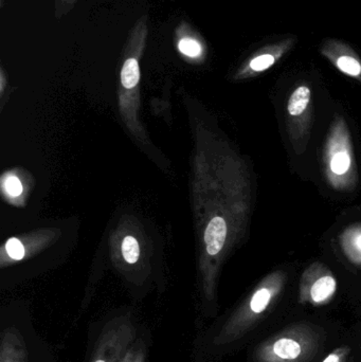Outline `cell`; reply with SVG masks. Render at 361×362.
Listing matches in <instances>:
<instances>
[{"mask_svg":"<svg viewBox=\"0 0 361 362\" xmlns=\"http://www.w3.org/2000/svg\"><path fill=\"white\" fill-rule=\"evenodd\" d=\"M324 172L326 182L339 192H352L358 182L357 165L349 127L345 118L333 121L324 146Z\"/></svg>","mask_w":361,"mask_h":362,"instance_id":"cell-1","label":"cell"},{"mask_svg":"<svg viewBox=\"0 0 361 362\" xmlns=\"http://www.w3.org/2000/svg\"><path fill=\"white\" fill-rule=\"evenodd\" d=\"M137 331L131 317H117L106 323L97 337L90 362H121L135 342Z\"/></svg>","mask_w":361,"mask_h":362,"instance_id":"cell-2","label":"cell"},{"mask_svg":"<svg viewBox=\"0 0 361 362\" xmlns=\"http://www.w3.org/2000/svg\"><path fill=\"white\" fill-rule=\"evenodd\" d=\"M288 127L297 154L307 150L312 129V91L309 86L297 87L288 102Z\"/></svg>","mask_w":361,"mask_h":362,"instance_id":"cell-3","label":"cell"},{"mask_svg":"<svg viewBox=\"0 0 361 362\" xmlns=\"http://www.w3.org/2000/svg\"><path fill=\"white\" fill-rule=\"evenodd\" d=\"M285 278L286 274L282 272H273L271 276H266L249 300L248 303L249 313L241 318L229 321L220 332V336L216 337L215 344H223L230 341L237 336L239 327L247 317L250 315H260L265 312L271 301L275 299L276 296L281 291Z\"/></svg>","mask_w":361,"mask_h":362,"instance_id":"cell-4","label":"cell"},{"mask_svg":"<svg viewBox=\"0 0 361 362\" xmlns=\"http://www.w3.org/2000/svg\"><path fill=\"white\" fill-rule=\"evenodd\" d=\"M336 291V279L324 264H312L301 279L302 299L309 300L315 305L328 303L334 297Z\"/></svg>","mask_w":361,"mask_h":362,"instance_id":"cell-5","label":"cell"},{"mask_svg":"<svg viewBox=\"0 0 361 362\" xmlns=\"http://www.w3.org/2000/svg\"><path fill=\"white\" fill-rule=\"evenodd\" d=\"M0 362H29V353L25 340L15 327H8L2 332Z\"/></svg>","mask_w":361,"mask_h":362,"instance_id":"cell-6","label":"cell"},{"mask_svg":"<svg viewBox=\"0 0 361 362\" xmlns=\"http://www.w3.org/2000/svg\"><path fill=\"white\" fill-rule=\"evenodd\" d=\"M343 252L354 265L361 266V223H354L339 236Z\"/></svg>","mask_w":361,"mask_h":362,"instance_id":"cell-7","label":"cell"},{"mask_svg":"<svg viewBox=\"0 0 361 362\" xmlns=\"http://www.w3.org/2000/svg\"><path fill=\"white\" fill-rule=\"evenodd\" d=\"M227 223L223 217L211 219L206 230L205 240L209 255H215L222 250L227 238Z\"/></svg>","mask_w":361,"mask_h":362,"instance_id":"cell-8","label":"cell"},{"mask_svg":"<svg viewBox=\"0 0 361 362\" xmlns=\"http://www.w3.org/2000/svg\"><path fill=\"white\" fill-rule=\"evenodd\" d=\"M140 80L139 61L137 57L126 59L121 70V83L126 89H133L137 86Z\"/></svg>","mask_w":361,"mask_h":362,"instance_id":"cell-9","label":"cell"},{"mask_svg":"<svg viewBox=\"0 0 361 362\" xmlns=\"http://www.w3.org/2000/svg\"><path fill=\"white\" fill-rule=\"evenodd\" d=\"M273 352L278 357L286 361L298 358L301 354V346L294 339L282 338L278 340L273 346Z\"/></svg>","mask_w":361,"mask_h":362,"instance_id":"cell-10","label":"cell"},{"mask_svg":"<svg viewBox=\"0 0 361 362\" xmlns=\"http://www.w3.org/2000/svg\"><path fill=\"white\" fill-rule=\"evenodd\" d=\"M146 357H148V348H146V341L142 338H138L131 344L121 362H146Z\"/></svg>","mask_w":361,"mask_h":362,"instance_id":"cell-11","label":"cell"},{"mask_svg":"<svg viewBox=\"0 0 361 362\" xmlns=\"http://www.w3.org/2000/svg\"><path fill=\"white\" fill-rule=\"evenodd\" d=\"M336 65L341 72L352 76V78H358L361 76V64L354 57H348V55L338 57Z\"/></svg>","mask_w":361,"mask_h":362,"instance_id":"cell-12","label":"cell"},{"mask_svg":"<svg viewBox=\"0 0 361 362\" xmlns=\"http://www.w3.org/2000/svg\"><path fill=\"white\" fill-rule=\"evenodd\" d=\"M123 257L129 264H135L139 259L140 249L136 238L133 236H126L122 244Z\"/></svg>","mask_w":361,"mask_h":362,"instance_id":"cell-13","label":"cell"},{"mask_svg":"<svg viewBox=\"0 0 361 362\" xmlns=\"http://www.w3.org/2000/svg\"><path fill=\"white\" fill-rule=\"evenodd\" d=\"M178 50L189 57H197L201 54V45L192 37H184L178 42Z\"/></svg>","mask_w":361,"mask_h":362,"instance_id":"cell-14","label":"cell"},{"mask_svg":"<svg viewBox=\"0 0 361 362\" xmlns=\"http://www.w3.org/2000/svg\"><path fill=\"white\" fill-rule=\"evenodd\" d=\"M276 57L271 54H262L254 57L249 64V68L254 72H263L269 69L275 64Z\"/></svg>","mask_w":361,"mask_h":362,"instance_id":"cell-15","label":"cell"},{"mask_svg":"<svg viewBox=\"0 0 361 362\" xmlns=\"http://www.w3.org/2000/svg\"><path fill=\"white\" fill-rule=\"evenodd\" d=\"M6 252L13 259H21L25 255V248L17 238H11L6 243Z\"/></svg>","mask_w":361,"mask_h":362,"instance_id":"cell-16","label":"cell"},{"mask_svg":"<svg viewBox=\"0 0 361 362\" xmlns=\"http://www.w3.org/2000/svg\"><path fill=\"white\" fill-rule=\"evenodd\" d=\"M4 189H6L8 195L18 196L23 192V185H21L18 178L15 177V176H10V177L6 178L4 180Z\"/></svg>","mask_w":361,"mask_h":362,"instance_id":"cell-17","label":"cell"},{"mask_svg":"<svg viewBox=\"0 0 361 362\" xmlns=\"http://www.w3.org/2000/svg\"><path fill=\"white\" fill-rule=\"evenodd\" d=\"M345 356V350H338L336 352L332 353L324 362H341Z\"/></svg>","mask_w":361,"mask_h":362,"instance_id":"cell-18","label":"cell"}]
</instances>
